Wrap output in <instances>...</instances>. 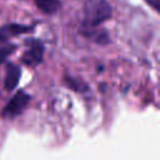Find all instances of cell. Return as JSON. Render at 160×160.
Segmentation results:
<instances>
[{
	"label": "cell",
	"mask_w": 160,
	"mask_h": 160,
	"mask_svg": "<svg viewBox=\"0 0 160 160\" xmlns=\"http://www.w3.org/2000/svg\"><path fill=\"white\" fill-rule=\"evenodd\" d=\"M80 32H81L85 38H89L90 40H92V41L96 42V44L106 45V44L110 42V36H109V34H108L105 30H102V29H100V30H98V29H95V28L81 29Z\"/></svg>",
	"instance_id": "obj_6"
},
{
	"label": "cell",
	"mask_w": 160,
	"mask_h": 160,
	"mask_svg": "<svg viewBox=\"0 0 160 160\" xmlns=\"http://www.w3.org/2000/svg\"><path fill=\"white\" fill-rule=\"evenodd\" d=\"M21 76V70L16 64L8 62L6 64V72H5V80H4V86L8 91L14 90L20 80Z\"/></svg>",
	"instance_id": "obj_5"
},
{
	"label": "cell",
	"mask_w": 160,
	"mask_h": 160,
	"mask_svg": "<svg viewBox=\"0 0 160 160\" xmlns=\"http://www.w3.org/2000/svg\"><path fill=\"white\" fill-rule=\"evenodd\" d=\"M29 101H30V95L26 94L24 90H19L4 106L2 111H1V116L12 119V118L20 115L24 111V109L26 108V105L29 104Z\"/></svg>",
	"instance_id": "obj_2"
},
{
	"label": "cell",
	"mask_w": 160,
	"mask_h": 160,
	"mask_svg": "<svg viewBox=\"0 0 160 160\" xmlns=\"http://www.w3.org/2000/svg\"><path fill=\"white\" fill-rule=\"evenodd\" d=\"M15 50H16V45L14 44H6L0 46V64H2L8 59V56H10Z\"/></svg>",
	"instance_id": "obj_9"
},
{
	"label": "cell",
	"mask_w": 160,
	"mask_h": 160,
	"mask_svg": "<svg viewBox=\"0 0 160 160\" xmlns=\"http://www.w3.org/2000/svg\"><path fill=\"white\" fill-rule=\"evenodd\" d=\"M112 15L111 5L106 0H88L84 8V21L81 29L98 28Z\"/></svg>",
	"instance_id": "obj_1"
},
{
	"label": "cell",
	"mask_w": 160,
	"mask_h": 160,
	"mask_svg": "<svg viewBox=\"0 0 160 160\" xmlns=\"http://www.w3.org/2000/svg\"><path fill=\"white\" fill-rule=\"evenodd\" d=\"M26 45L29 46L22 56H21V61L26 65V66H36L39 64H41L42 61V56H44V45L40 40L36 39H29L26 40Z\"/></svg>",
	"instance_id": "obj_3"
},
{
	"label": "cell",
	"mask_w": 160,
	"mask_h": 160,
	"mask_svg": "<svg viewBox=\"0 0 160 160\" xmlns=\"http://www.w3.org/2000/svg\"><path fill=\"white\" fill-rule=\"evenodd\" d=\"M32 26L29 25H22V24H6L0 26V42L1 41H6L8 39L16 36V35H21L25 32L31 31Z\"/></svg>",
	"instance_id": "obj_4"
},
{
	"label": "cell",
	"mask_w": 160,
	"mask_h": 160,
	"mask_svg": "<svg viewBox=\"0 0 160 160\" xmlns=\"http://www.w3.org/2000/svg\"><path fill=\"white\" fill-rule=\"evenodd\" d=\"M145 2L150 5V8H152L156 12L160 11V0H145Z\"/></svg>",
	"instance_id": "obj_10"
},
{
	"label": "cell",
	"mask_w": 160,
	"mask_h": 160,
	"mask_svg": "<svg viewBox=\"0 0 160 160\" xmlns=\"http://www.w3.org/2000/svg\"><path fill=\"white\" fill-rule=\"evenodd\" d=\"M35 5L38 6V9L46 14V15H52L55 12H58V10L60 9V0H34Z\"/></svg>",
	"instance_id": "obj_7"
},
{
	"label": "cell",
	"mask_w": 160,
	"mask_h": 160,
	"mask_svg": "<svg viewBox=\"0 0 160 160\" xmlns=\"http://www.w3.org/2000/svg\"><path fill=\"white\" fill-rule=\"evenodd\" d=\"M65 84L74 91H86L88 90V85L82 80H78L71 76H65Z\"/></svg>",
	"instance_id": "obj_8"
}]
</instances>
